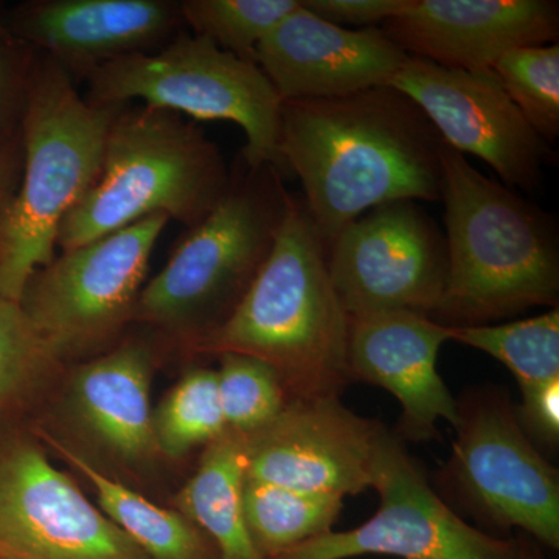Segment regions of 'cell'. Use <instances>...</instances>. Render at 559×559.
<instances>
[{"mask_svg": "<svg viewBox=\"0 0 559 559\" xmlns=\"http://www.w3.org/2000/svg\"><path fill=\"white\" fill-rule=\"evenodd\" d=\"M443 145L417 103L389 84L282 105L280 154L326 246L385 202L441 201Z\"/></svg>", "mask_w": 559, "mask_h": 559, "instance_id": "obj_1", "label": "cell"}, {"mask_svg": "<svg viewBox=\"0 0 559 559\" xmlns=\"http://www.w3.org/2000/svg\"><path fill=\"white\" fill-rule=\"evenodd\" d=\"M441 165L448 278L432 319L447 326H480L532 308H558L555 219L476 170L447 143Z\"/></svg>", "mask_w": 559, "mask_h": 559, "instance_id": "obj_2", "label": "cell"}, {"mask_svg": "<svg viewBox=\"0 0 559 559\" xmlns=\"http://www.w3.org/2000/svg\"><path fill=\"white\" fill-rule=\"evenodd\" d=\"M349 316L329 271V246L290 194L266 263L229 320L194 355L241 353L277 371L289 400L341 396Z\"/></svg>", "mask_w": 559, "mask_h": 559, "instance_id": "obj_3", "label": "cell"}, {"mask_svg": "<svg viewBox=\"0 0 559 559\" xmlns=\"http://www.w3.org/2000/svg\"><path fill=\"white\" fill-rule=\"evenodd\" d=\"M117 109L79 94L72 75L35 53L20 131L21 178L0 224V296L20 304L55 259L62 221L100 176Z\"/></svg>", "mask_w": 559, "mask_h": 559, "instance_id": "obj_4", "label": "cell"}, {"mask_svg": "<svg viewBox=\"0 0 559 559\" xmlns=\"http://www.w3.org/2000/svg\"><path fill=\"white\" fill-rule=\"evenodd\" d=\"M290 193L275 168L231 173L229 190L145 283L132 323L197 353L229 320L270 257Z\"/></svg>", "mask_w": 559, "mask_h": 559, "instance_id": "obj_5", "label": "cell"}, {"mask_svg": "<svg viewBox=\"0 0 559 559\" xmlns=\"http://www.w3.org/2000/svg\"><path fill=\"white\" fill-rule=\"evenodd\" d=\"M230 180L218 146L194 121L151 106H121L100 176L62 221L57 248H80L153 215L191 229L219 204Z\"/></svg>", "mask_w": 559, "mask_h": 559, "instance_id": "obj_6", "label": "cell"}, {"mask_svg": "<svg viewBox=\"0 0 559 559\" xmlns=\"http://www.w3.org/2000/svg\"><path fill=\"white\" fill-rule=\"evenodd\" d=\"M87 100L121 108L140 102L194 120H223L245 131L242 162L285 178L280 154L282 98L259 66L182 31L150 53L110 61L86 76Z\"/></svg>", "mask_w": 559, "mask_h": 559, "instance_id": "obj_7", "label": "cell"}, {"mask_svg": "<svg viewBox=\"0 0 559 559\" xmlns=\"http://www.w3.org/2000/svg\"><path fill=\"white\" fill-rule=\"evenodd\" d=\"M168 221L148 216L66 250L28 280L22 310L66 364L102 355L123 340Z\"/></svg>", "mask_w": 559, "mask_h": 559, "instance_id": "obj_8", "label": "cell"}, {"mask_svg": "<svg viewBox=\"0 0 559 559\" xmlns=\"http://www.w3.org/2000/svg\"><path fill=\"white\" fill-rule=\"evenodd\" d=\"M450 460L440 473L462 509L487 527L520 530L559 547V473L536 450L503 393L480 390L459 401Z\"/></svg>", "mask_w": 559, "mask_h": 559, "instance_id": "obj_9", "label": "cell"}, {"mask_svg": "<svg viewBox=\"0 0 559 559\" xmlns=\"http://www.w3.org/2000/svg\"><path fill=\"white\" fill-rule=\"evenodd\" d=\"M0 559L150 558L24 425L0 432Z\"/></svg>", "mask_w": 559, "mask_h": 559, "instance_id": "obj_10", "label": "cell"}, {"mask_svg": "<svg viewBox=\"0 0 559 559\" xmlns=\"http://www.w3.org/2000/svg\"><path fill=\"white\" fill-rule=\"evenodd\" d=\"M371 489L380 509L369 521L347 532L331 530L274 559H518L516 539L473 527L430 488L392 430L381 441Z\"/></svg>", "mask_w": 559, "mask_h": 559, "instance_id": "obj_11", "label": "cell"}, {"mask_svg": "<svg viewBox=\"0 0 559 559\" xmlns=\"http://www.w3.org/2000/svg\"><path fill=\"white\" fill-rule=\"evenodd\" d=\"M329 271L349 318L406 311L432 319L447 288V237L419 202H385L330 242Z\"/></svg>", "mask_w": 559, "mask_h": 559, "instance_id": "obj_12", "label": "cell"}, {"mask_svg": "<svg viewBox=\"0 0 559 559\" xmlns=\"http://www.w3.org/2000/svg\"><path fill=\"white\" fill-rule=\"evenodd\" d=\"M417 103L440 138L460 154L492 168L503 186L535 193L543 187L550 148L510 100L495 73L441 68L409 57L390 80Z\"/></svg>", "mask_w": 559, "mask_h": 559, "instance_id": "obj_13", "label": "cell"}, {"mask_svg": "<svg viewBox=\"0 0 559 559\" xmlns=\"http://www.w3.org/2000/svg\"><path fill=\"white\" fill-rule=\"evenodd\" d=\"M388 430L341 396L289 400L274 421L246 436V476L310 495L358 496L373 487Z\"/></svg>", "mask_w": 559, "mask_h": 559, "instance_id": "obj_14", "label": "cell"}, {"mask_svg": "<svg viewBox=\"0 0 559 559\" xmlns=\"http://www.w3.org/2000/svg\"><path fill=\"white\" fill-rule=\"evenodd\" d=\"M175 0H35L11 11L7 31L70 75L150 53L183 31Z\"/></svg>", "mask_w": 559, "mask_h": 559, "instance_id": "obj_15", "label": "cell"}, {"mask_svg": "<svg viewBox=\"0 0 559 559\" xmlns=\"http://www.w3.org/2000/svg\"><path fill=\"white\" fill-rule=\"evenodd\" d=\"M154 360L148 342L121 340L102 355L66 367L55 393L76 436L124 469L151 468L162 459L151 406Z\"/></svg>", "mask_w": 559, "mask_h": 559, "instance_id": "obj_16", "label": "cell"}, {"mask_svg": "<svg viewBox=\"0 0 559 559\" xmlns=\"http://www.w3.org/2000/svg\"><path fill=\"white\" fill-rule=\"evenodd\" d=\"M382 33L409 57L441 68L489 72L520 47L558 44L554 0H412Z\"/></svg>", "mask_w": 559, "mask_h": 559, "instance_id": "obj_17", "label": "cell"}, {"mask_svg": "<svg viewBox=\"0 0 559 559\" xmlns=\"http://www.w3.org/2000/svg\"><path fill=\"white\" fill-rule=\"evenodd\" d=\"M407 55L381 28L340 27L301 5L272 28L253 62L282 102L325 100L388 86Z\"/></svg>", "mask_w": 559, "mask_h": 559, "instance_id": "obj_18", "label": "cell"}, {"mask_svg": "<svg viewBox=\"0 0 559 559\" xmlns=\"http://www.w3.org/2000/svg\"><path fill=\"white\" fill-rule=\"evenodd\" d=\"M448 341L450 326L428 316L390 311L349 318V378L385 389L399 400L395 433L401 440H432L440 419L457 426L459 401L437 370Z\"/></svg>", "mask_w": 559, "mask_h": 559, "instance_id": "obj_19", "label": "cell"}, {"mask_svg": "<svg viewBox=\"0 0 559 559\" xmlns=\"http://www.w3.org/2000/svg\"><path fill=\"white\" fill-rule=\"evenodd\" d=\"M44 447L80 474L94 491L97 507L150 559H219L213 540L189 518L165 509L114 479L51 430L32 425Z\"/></svg>", "mask_w": 559, "mask_h": 559, "instance_id": "obj_20", "label": "cell"}, {"mask_svg": "<svg viewBox=\"0 0 559 559\" xmlns=\"http://www.w3.org/2000/svg\"><path fill=\"white\" fill-rule=\"evenodd\" d=\"M246 466V436L227 429L202 450L197 471L173 500V509L213 540L219 559H264L242 511Z\"/></svg>", "mask_w": 559, "mask_h": 559, "instance_id": "obj_21", "label": "cell"}, {"mask_svg": "<svg viewBox=\"0 0 559 559\" xmlns=\"http://www.w3.org/2000/svg\"><path fill=\"white\" fill-rule=\"evenodd\" d=\"M66 367L21 305L0 296V432L39 419Z\"/></svg>", "mask_w": 559, "mask_h": 559, "instance_id": "obj_22", "label": "cell"}, {"mask_svg": "<svg viewBox=\"0 0 559 559\" xmlns=\"http://www.w3.org/2000/svg\"><path fill=\"white\" fill-rule=\"evenodd\" d=\"M344 500L310 495L250 479L242 487V511L250 539L264 559H274L333 530Z\"/></svg>", "mask_w": 559, "mask_h": 559, "instance_id": "obj_23", "label": "cell"}, {"mask_svg": "<svg viewBox=\"0 0 559 559\" xmlns=\"http://www.w3.org/2000/svg\"><path fill=\"white\" fill-rule=\"evenodd\" d=\"M451 341L480 349L510 370L520 388L559 378V308L535 318L450 326Z\"/></svg>", "mask_w": 559, "mask_h": 559, "instance_id": "obj_24", "label": "cell"}, {"mask_svg": "<svg viewBox=\"0 0 559 559\" xmlns=\"http://www.w3.org/2000/svg\"><path fill=\"white\" fill-rule=\"evenodd\" d=\"M162 459L178 460L219 439L227 430L216 370L191 367L153 411Z\"/></svg>", "mask_w": 559, "mask_h": 559, "instance_id": "obj_25", "label": "cell"}, {"mask_svg": "<svg viewBox=\"0 0 559 559\" xmlns=\"http://www.w3.org/2000/svg\"><path fill=\"white\" fill-rule=\"evenodd\" d=\"M301 0H183V25L221 50L252 61L257 47Z\"/></svg>", "mask_w": 559, "mask_h": 559, "instance_id": "obj_26", "label": "cell"}, {"mask_svg": "<svg viewBox=\"0 0 559 559\" xmlns=\"http://www.w3.org/2000/svg\"><path fill=\"white\" fill-rule=\"evenodd\" d=\"M500 86L547 143L559 135V46L520 47L492 66Z\"/></svg>", "mask_w": 559, "mask_h": 559, "instance_id": "obj_27", "label": "cell"}, {"mask_svg": "<svg viewBox=\"0 0 559 559\" xmlns=\"http://www.w3.org/2000/svg\"><path fill=\"white\" fill-rule=\"evenodd\" d=\"M216 358V382L227 429L250 436L285 409L289 396L270 364L241 353H221Z\"/></svg>", "mask_w": 559, "mask_h": 559, "instance_id": "obj_28", "label": "cell"}, {"mask_svg": "<svg viewBox=\"0 0 559 559\" xmlns=\"http://www.w3.org/2000/svg\"><path fill=\"white\" fill-rule=\"evenodd\" d=\"M35 51L0 25V142L20 127Z\"/></svg>", "mask_w": 559, "mask_h": 559, "instance_id": "obj_29", "label": "cell"}, {"mask_svg": "<svg viewBox=\"0 0 559 559\" xmlns=\"http://www.w3.org/2000/svg\"><path fill=\"white\" fill-rule=\"evenodd\" d=\"M518 421L530 440L557 448L559 443V378L521 388Z\"/></svg>", "mask_w": 559, "mask_h": 559, "instance_id": "obj_30", "label": "cell"}, {"mask_svg": "<svg viewBox=\"0 0 559 559\" xmlns=\"http://www.w3.org/2000/svg\"><path fill=\"white\" fill-rule=\"evenodd\" d=\"M412 0H301V5L320 20L340 25L384 24L409 9Z\"/></svg>", "mask_w": 559, "mask_h": 559, "instance_id": "obj_31", "label": "cell"}, {"mask_svg": "<svg viewBox=\"0 0 559 559\" xmlns=\"http://www.w3.org/2000/svg\"><path fill=\"white\" fill-rule=\"evenodd\" d=\"M21 168L22 142L20 127H17L16 131L11 132L9 138L0 142V224L20 182Z\"/></svg>", "mask_w": 559, "mask_h": 559, "instance_id": "obj_32", "label": "cell"}, {"mask_svg": "<svg viewBox=\"0 0 559 559\" xmlns=\"http://www.w3.org/2000/svg\"><path fill=\"white\" fill-rule=\"evenodd\" d=\"M518 559H547L536 540L528 538L524 533H518Z\"/></svg>", "mask_w": 559, "mask_h": 559, "instance_id": "obj_33", "label": "cell"}]
</instances>
